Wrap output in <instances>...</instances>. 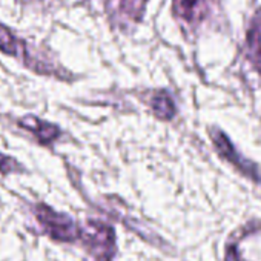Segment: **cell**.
<instances>
[{"mask_svg": "<svg viewBox=\"0 0 261 261\" xmlns=\"http://www.w3.org/2000/svg\"><path fill=\"white\" fill-rule=\"evenodd\" d=\"M34 214H36L37 221L42 224L43 230L53 240L72 243V241L82 238L83 230L68 215L59 214V212H56L54 209H51V207H48L45 204H37L34 207Z\"/></svg>", "mask_w": 261, "mask_h": 261, "instance_id": "1", "label": "cell"}, {"mask_svg": "<svg viewBox=\"0 0 261 261\" xmlns=\"http://www.w3.org/2000/svg\"><path fill=\"white\" fill-rule=\"evenodd\" d=\"M148 0H105L106 13L114 27L127 30L140 22Z\"/></svg>", "mask_w": 261, "mask_h": 261, "instance_id": "2", "label": "cell"}, {"mask_svg": "<svg viewBox=\"0 0 261 261\" xmlns=\"http://www.w3.org/2000/svg\"><path fill=\"white\" fill-rule=\"evenodd\" d=\"M88 250L98 261H111L114 256V230L103 223H89V230L82 233Z\"/></svg>", "mask_w": 261, "mask_h": 261, "instance_id": "3", "label": "cell"}, {"mask_svg": "<svg viewBox=\"0 0 261 261\" xmlns=\"http://www.w3.org/2000/svg\"><path fill=\"white\" fill-rule=\"evenodd\" d=\"M212 5L214 0H174V13L185 27L195 30L209 16Z\"/></svg>", "mask_w": 261, "mask_h": 261, "instance_id": "4", "label": "cell"}, {"mask_svg": "<svg viewBox=\"0 0 261 261\" xmlns=\"http://www.w3.org/2000/svg\"><path fill=\"white\" fill-rule=\"evenodd\" d=\"M0 51H4V53H7L10 56L17 57L25 65H30L36 71L42 72L39 63L31 57V53L28 51V46L22 40H19L16 36H13V33L7 27H4V25H0Z\"/></svg>", "mask_w": 261, "mask_h": 261, "instance_id": "5", "label": "cell"}, {"mask_svg": "<svg viewBox=\"0 0 261 261\" xmlns=\"http://www.w3.org/2000/svg\"><path fill=\"white\" fill-rule=\"evenodd\" d=\"M19 126L30 130V133L37 137V140L43 145H49L56 142L60 136V129L54 126L53 123L43 121L42 118H37L34 115H27L19 120Z\"/></svg>", "mask_w": 261, "mask_h": 261, "instance_id": "6", "label": "cell"}, {"mask_svg": "<svg viewBox=\"0 0 261 261\" xmlns=\"http://www.w3.org/2000/svg\"><path fill=\"white\" fill-rule=\"evenodd\" d=\"M152 112L162 118V120H171L175 115V105L171 98V95L165 91L155 92L149 100Z\"/></svg>", "mask_w": 261, "mask_h": 261, "instance_id": "7", "label": "cell"}, {"mask_svg": "<svg viewBox=\"0 0 261 261\" xmlns=\"http://www.w3.org/2000/svg\"><path fill=\"white\" fill-rule=\"evenodd\" d=\"M249 53L252 56L253 63L261 69V16L253 22L249 36H247Z\"/></svg>", "mask_w": 261, "mask_h": 261, "instance_id": "8", "label": "cell"}, {"mask_svg": "<svg viewBox=\"0 0 261 261\" xmlns=\"http://www.w3.org/2000/svg\"><path fill=\"white\" fill-rule=\"evenodd\" d=\"M214 143L217 145V148H218V151L229 160V162H232V163H235L240 169H243L244 172H249L250 175H253L255 177V174H252V169L250 168H247V166H244L241 162H240V159L238 157H235V152H233V148H232V145L224 139V136L221 134V133H214Z\"/></svg>", "mask_w": 261, "mask_h": 261, "instance_id": "9", "label": "cell"}, {"mask_svg": "<svg viewBox=\"0 0 261 261\" xmlns=\"http://www.w3.org/2000/svg\"><path fill=\"white\" fill-rule=\"evenodd\" d=\"M16 169H17L16 160L7 157V155H4V154H0V171L5 172V174H8V172H13V171H16Z\"/></svg>", "mask_w": 261, "mask_h": 261, "instance_id": "10", "label": "cell"}, {"mask_svg": "<svg viewBox=\"0 0 261 261\" xmlns=\"http://www.w3.org/2000/svg\"><path fill=\"white\" fill-rule=\"evenodd\" d=\"M226 261H240V256H238V253H237V249H235V246H230V247L227 249Z\"/></svg>", "mask_w": 261, "mask_h": 261, "instance_id": "11", "label": "cell"}]
</instances>
